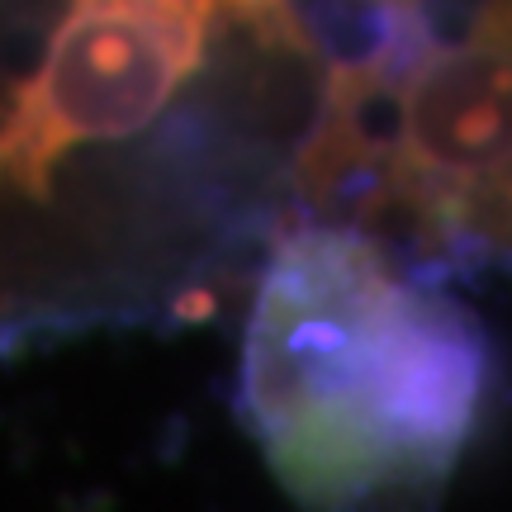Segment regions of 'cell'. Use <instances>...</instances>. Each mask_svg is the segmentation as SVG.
I'll list each match as a JSON object with an SVG mask.
<instances>
[{"mask_svg":"<svg viewBox=\"0 0 512 512\" xmlns=\"http://www.w3.org/2000/svg\"><path fill=\"white\" fill-rule=\"evenodd\" d=\"M512 176V5L484 34L427 53L403 76L399 209L418 238H475Z\"/></svg>","mask_w":512,"mask_h":512,"instance_id":"cell-3","label":"cell"},{"mask_svg":"<svg viewBox=\"0 0 512 512\" xmlns=\"http://www.w3.org/2000/svg\"><path fill=\"white\" fill-rule=\"evenodd\" d=\"M475 238H489V242H503V247H512V176L498 185L494 200L484 204Z\"/></svg>","mask_w":512,"mask_h":512,"instance_id":"cell-4","label":"cell"},{"mask_svg":"<svg viewBox=\"0 0 512 512\" xmlns=\"http://www.w3.org/2000/svg\"><path fill=\"white\" fill-rule=\"evenodd\" d=\"M494 389L475 313L389 266L351 223L275 242L242 347V413L304 503L432 489Z\"/></svg>","mask_w":512,"mask_h":512,"instance_id":"cell-1","label":"cell"},{"mask_svg":"<svg viewBox=\"0 0 512 512\" xmlns=\"http://www.w3.org/2000/svg\"><path fill=\"white\" fill-rule=\"evenodd\" d=\"M223 0H67L0 119V185L43 195L57 162L147 128L204 67Z\"/></svg>","mask_w":512,"mask_h":512,"instance_id":"cell-2","label":"cell"}]
</instances>
